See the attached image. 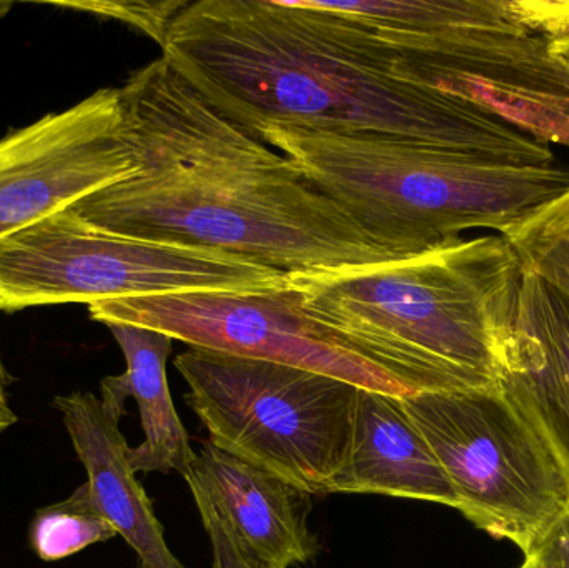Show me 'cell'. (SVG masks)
<instances>
[{
  "mask_svg": "<svg viewBox=\"0 0 569 568\" xmlns=\"http://www.w3.org/2000/svg\"><path fill=\"white\" fill-rule=\"evenodd\" d=\"M160 49L220 116L249 133L301 127L555 166L548 143L451 92L328 2H186Z\"/></svg>",
  "mask_w": 569,
  "mask_h": 568,
  "instance_id": "obj_1",
  "label": "cell"
},
{
  "mask_svg": "<svg viewBox=\"0 0 569 568\" xmlns=\"http://www.w3.org/2000/svg\"><path fill=\"white\" fill-rule=\"evenodd\" d=\"M137 169L72 207L100 229L220 250L284 273L407 259L276 147L220 116L162 56L120 87Z\"/></svg>",
  "mask_w": 569,
  "mask_h": 568,
  "instance_id": "obj_2",
  "label": "cell"
},
{
  "mask_svg": "<svg viewBox=\"0 0 569 568\" xmlns=\"http://www.w3.org/2000/svg\"><path fill=\"white\" fill-rule=\"evenodd\" d=\"M520 277L518 253L495 233L290 282L311 320L417 396L500 387Z\"/></svg>",
  "mask_w": 569,
  "mask_h": 568,
  "instance_id": "obj_3",
  "label": "cell"
},
{
  "mask_svg": "<svg viewBox=\"0 0 569 568\" xmlns=\"http://www.w3.org/2000/svg\"><path fill=\"white\" fill-rule=\"evenodd\" d=\"M252 136L283 153L361 229L405 257L508 230L569 190V169L518 166L378 136L262 126Z\"/></svg>",
  "mask_w": 569,
  "mask_h": 568,
  "instance_id": "obj_4",
  "label": "cell"
},
{
  "mask_svg": "<svg viewBox=\"0 0 569 568\" xmlns=\"http://www.w3.org/2000/svg\"><path fill=\"white\" fill-rule=\"evenodd\" d=\"M176 367L209 444L295 489L328 496L350 449L361 389L310 370L202 349L180 353Z\"/></svg>",
  "mask_w": 569,
  "mask_h": 568,
  "instance_id": "obj_5",
  "label": "cell"
},
{
  "mask_svg": "<svg viewBox=\"0 0 569 568\" xmlns=\"http://www.w3.org/2000/svg\"><path fill=\"white\" fill-rule=\"evenodd\" d=\"M290 276L220 250L100 229L72 209L0 239V312L183 292H273Z\"/></svg>",
  "mask_w": 569,
  "mask_h": 568,
  "instance_id": "obj_6",
  "label": "cell"
},
{
  "mask_svg": "<svg viewBox=\"0 0 569 568\" xmlns=\"http://www.w3.org/2000/svg\"><path fill=\"white\" fill-rule=\"evenodd\" d=\"M400 400L447 474L457 510L530 556L569 507L567 474L530 420L500 387Z\"/></svg>",
  "mask_w": 569,
  "mask_h": 568,
  "instance_id": "obj_7",
  "label": "cell"
},
{
  "mask_svg": "<svg viewBox=\"0 0 569 568\" xmlns=\"http://www.w3.org/2000/svg\"><path fill=\"white\" fill-rule=\"evenodd\" d=\"M93 322L166 333L190 349L267 360L387 396H413L400 380L348 349L301 310L297 290L183 292L102 300L87 306Z\"/></svg>",
  "mask_w": 569,
  "mask_h": 568,
  "instance_id": "obj_8",
  "label": "cell"
},
{
  "mask_svg": "<svg viewBox=\"0 0 569 568\" xmlns=\"http://www.w3.org/2000/svg\"><path fill=\"white\" fill-rule=\"evenodd\" d=\"M328 3L440 77L451 92L470 80L495 89L569 93V67L550 56L520 0Z\"/></svg>",
  "mask_w": 569,
  "mask_h": 568,
  "instance_id": "obj_9",
  "label": "cell"
},
{
  "mask_svg": "<svg viewBox=\"0 0 569 568\" xmlns=\"http://www.w3.org/2000/svg\"><path fill=\"white\" fill-rule=\"evenodd\" d=\"M137 163L107 87L0 139V239L123 182Z\"/></svg>",
  "mask_w": 569,
  "mask_h": 568,
  "instance_id": "obj_10",
  "label": "cell"
},
{
  "mask_svg": "<svg viewBox=\"0 0 569 568\" xmlns=\"http://www.w3.org/2000/svg\"><path fill=\"white\" fill-rule=\"evenodd\" d=\"M500 389L540 432L569 480V299L523 266Z\"/></svg>",
  "mask_w": 569,
  "mask_h": 568,
  "instance_id": "obj_11",
  "label": "cell"
},
{
  "mask_svg": "<svg viewBox=\"0 0 569 568\" xmlns=\"http://www.w3.org/2000/svg\"><path fill=\"white\" fill-rule=\"evenodd\" d=\"M192 492L206 497L237 539L263 562L290 568L320 554L308 526L311 496L207 442L189 476Z\"/></svg>",
  "mask_w": 569,
  "mask_h": 568,
  "instance_id": "obj_12",
  "label": "cell"
},
{
  "mask_svg": "<svg viewBox=\"0 0 569 568\" xmlns=\"http://www.w3.org/2000/svg\"><path fill=\"white\" fill-rule=\"evenodd\" d=\"M52 407L86 469L93 506L132 547L139 567L187 568L167 546L152 500L130 469V447L120 430L123 413L110 409L92 392L53 397Z\"/></svg>",
  "mask_w": 569,
  "mask_h": 568,
  "instance_id": "obj_13",
  "label": "cell"
},
{
  "mask_svg": "<svg viewBox=\"0 0 569 568\" xmlns=\"http://www.w3.org/2000/svg\"><path fill=\"white\" fill-rule=\"evenodd\" d=\"M328 494H375L458 507L447 474L401 400L363 389L347 459Z\"/></svg>",
  "mask_w": 569,
  "mask_h": 568,
  "instance_id": "obj_14",
  "label": "cell"
},
{
  "mask_svg": "<svg viewBox=\"0 0 569 568\" xmlns=\"http://www.w3.org/2000/svg\"><path fill=\"white\" fill-rule=\"evenodd\" d=\"M126 359V372L100 380V399L126 416L132 397L142 420L143 442L130 447V469L136 474L179 472L186 479L196 460L189 434L177 413L167 379L172 337L143 327L107 323Z\"/></svg>",
  "mask_w": 569,
  "mask_h": 568,
  "instance_id": "obj_15",
  "label": "cell"
},
{
  "mask_svg": "<svg viewBox=\"0 0 569 568\" xmlns=\"http://www.w3.org/2000/svg\"><path fill=\"white\" fill-rule=\"evenodd\" d=\"M116 537V529L93 506L86 482L67 499L37 510L29 529L30 549L43 562L69 559Z\"/></svg>",
  "mask_w": 569,
  "mask_h": 568,
  "instance_id": "obj_16",
  "label": "cell"
},
{
  "mask_svg": "<svg viewBox=\"0 0 569 568\" xmlns=\"http://www.w3.org/2000/svg\"><path fill=\"white\" fill-rule=\"evenodd\" d=\"M521 266L569 299V190L505 233Z\"/></svg>",
  "mask_w": 569,
  "mask_h": 568,
  "instance_id": "obj_17",
  "label": "cell"
},
{
  "mask_svg": "<svg viewBox=\"0 0 569 568\" xmlns=\"http://www.w3.org/2000/svg\"><path fill=\"white\" fill-rule=\"evenodd\" d=\"M467 97L540 142L569 147V93L523 92L470 82Z\"/></svg>",
  "mask_w": 569,
  "mask_h": 568,
  "instance_id": "obj_18",
  "label": "cell"
},
{
  "mask_svg": "<svg viewBox=\"0 0 569 568\" xmlns=\"http://www.w3.org/2000/svg\"><path fill=\"white\" fill-rule=\"evenodd\" d=\"M183 3L186 2H97V0H86V2H49V6L80 10V12L92 13V16L103 17V19L120 20V22L142 30L160 46L166 36L167 26Z\"/></svg>",
  "mask_w": 569,
  "mask_h": 568,
  "instance_id": "obj_19",
  "label": "cell"
},
{
  "mask_svg": "<svg viewBox=\"0 0 569 568\" xmlns=\"http://www.w3.org/2000/svg\"><path fill=\"white\" fill-rule=\"evenodd\" d=\"M192 496L212 546V567L210 568H277L253 556L237 539L236 534L206 497L197 492H192Z\"/></svg>",
  "mask_w": 569,
  "mask_h": 568,
  "instance_id": "obj_20",
  "label": "cell"
},
{
  "mask_svg": "<svg viewBox=\"0 0 569 568\" xmlns=\"http://www.w3.org/2000/svg\"><path fill=\"white\" fill-rule=\"evenodd\" d=\"M527 19L540 30L553 59L569 67V0H520Z\"/></svg>",
  "mask_w": 569,
  "mask_h": 568,
  "instance_id": "obj_21",
  "label": "cell"
},
{
  "mask_svg": "<svg viewBox=\"0 0 569 568\" xmlns=\"http://www.w3.org/2000/svg\"><path fill=\"white\" fill-rule=\"evenodd\" d=\"M525 559L535 568H569V507Z\"/></svg>",
  "mask_w": 569,
  "mask_h": 568,
  "instance_id": "obj_22",
  "label": "cell"
},
{
  "mask_svg": "<svg viewBox=\"0 0 569 568\" xmlns=\"http://www.w3.org/2000/svg\"><path fill=\"white\" fill-rule=\"evenodd\" d=\"M17 420H19V417L13 412L10 403L0 400V437H2L7 430L12 429V427L16 426Z\"/></svg>",
  "mask_w": 569,
  "mask_h": 568,
  "instance_id": "obj_23",
  "label": "cell"
},
{
  "mask_svg": "<svg viewBox=\"0 0 569 568\" xmlns=\"http://www.w3.org/2000/svg\"><path fill=\"white\" fill-rule=\"evenodd\" d=\"M12 383L13 377L7 370L6 363L2 360V353H0V400H3V402H9V387Z\"/></svg>",
  "mask_w": 569,
  "mask_h": 568,
  "instance_id": "obj_24",
  "label": "cell"
},
{
  "mask_svg": "<svg viewBox=\"0 0 569 568\" xmlns=\"http://www.w3.org/2000/svg\"><path fill=\"white\" fill-rule=\"evenodd\" d=\"M12 7L13 2H9V0H0V20H3L7 16H9Z\"/></svg>",
  "mask_w": 569,
  "mask_h": 568,
  "instance_id": "obj_25",
  "label": "cell"
},
{
  "mask_svg": "<svg viewBox=\"0 0 569 568\" xmlns=\"http://www.w3.org/2000/svg\"><path fill=\"white\" fill-rule=\"evenodd\" d=\"M520 568H535V566L531 564V560L525 559V564Z\"/></svg>",
  "mask_w": 569,
  "mask_h": 568,
  "instance_id": "obj_26",
  "label": "cell"
}]
</instances>
